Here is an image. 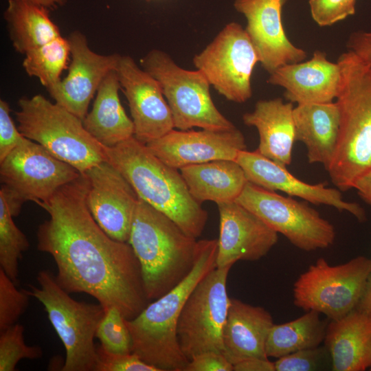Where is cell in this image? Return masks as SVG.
Segmentation results:
<instances>
[{"label": "cell", "instance_id": "6da1fadb", "mask_svg": "<svg viewBox=\"0 0 371 371\" xmlns=\"http://www.w3.org/2000/svg\"><path fill=\"white\" fill-rule=\"evenodd\" d=\"M88 188L80 174L41 206L49 218L38 226L37 249L53 258L65 291L87 293L131 319L149 302L140 265L128 243L111 238L96 223L87 204Z\"/></svg>", "mask_w": 371, "mask_h": 371}, {"label": "cell", "instance_id": "7a4b0ae2", "mask_svg": "<svg viewBox=\"0 0 371 371\" xmlns=\"http://www.w3.org/2000/svg\"><path fill=\"white\" fill-rule=\"evenodd\" d=\"M216 239L197 240L190 273L172 289L148 303L134 318L126 319L133 341V352L159 371H185L189 360L177 337L182 308L194 288L216 267Z\"/></svg>", "mask_w": 371, "mask_h": 371}, {"label": "cell", "instance_id": "3957f363", "mask_svg": "<svg viewBox=\"0 0 371 371\" xmlns=\"http://www.w3.org/2000/svg\"><path fill=\"white\" fill-rule=\"evenodd\" d=\"M106 155L139 199L166 214L188 235L196 238L201 236L207 212L192 196L177 169L163 162L134 136L106 147Z\"/></svg>", "mask_w": 371, "mask_h": 371}, {"label": "cell", "instance_id": "277c9868", "mask_svg": "<svg viewBox=\"0 0 371 371\" xmlns=\"http://www.w3.org/2000/svg\"><path fill=\"white\" fill-rule=\"evenodd\" d=\"M341 81L336 102L340 128L335 154L326 171L341 192L353 188L371 168V64L353 52L337 59Z\"/></svg>", "mask_w": 371, "mask_h": 371}, {"label": "cell", "instance_id": "5b68a950", "mask_svg": "<svg viewBox=\"0 0 371 371\" xmlns=\"http://www.w3.org/2000/svg\"><path fill=\"white\" fill-rule=\"evenodd\" d=\"M128 243L139 261L149 301L157 300L178 285L194 266L196 238L141 199Z\"/></svg>", "mask_w": 371, "mask_h": 371}, {"label": "cell", "instance_id": "8992f818", "mask_svg": "<svg viewBox=\"0 0 371 371\" xmlns=\"http://www.w3.org/2000/svg\"><path fill=\"white\" fill-rule=\"evenodd\" d=\"M15 112L18 128L58 159L83 174L106 161V146L85 128L78 117L42 95L22 98Z\"/></svg>", "mask_w": 371, "mask_h": 371}, {"label": "cell", "instance_id": "52a82bcc", "mask_svg": "<svg viewBox=\"0 0 371 371\" xmlns=\"http://www.w3.org/2000/svg\"><path fill=\"white\" fill-rule=\"evenodd\" d=\"M38 286L25 289L44 306L49 322L66 352L63 371H95L97 347L94 344L98 325L105 313L100 304L73 299L48 270L36 276Z\"/></svg>", "mask_w": 371, "mask_h": 371}, {"label": "cell", "instance_id": "ba28073f", "mask_svg": "<svg viewBox=\"0 0 371 371\" xmlns=\"http://www.w3.org/2000/svg\"><path fill=\"white\" fill-rule=\"evenodd\" d=\"M140 64L158 81L170 109L175 128L227 131L236 128L215 106L210 85L200 70L181 67L159 49L148 52Z\"/></svg>", "mask_w": 371, "mask_h": 371}, {"label": "cell", "instance_id": "9c48e42d", "mask_svg": "<svg viewBox=\"0 0 371 371\" xmlns=\"http://www.w3.org/2000/svg\"><path fill=\"white\" fill-rule=\"evenodd\" d=\"M81 173L27 138L0 161V192L14 217L23 204L33 201L40 207L63 186Z\"/></svg>", "mask_w": 371, "mask_h": 371}, {"label": "cell", "instance_id": "30bf717a", "mask_svg": "<svg viewBox=\"0 0 371 371\" xmlns=\"http://www.w3.org/2000/svg\"><path fill=\"white\" fill-rule=\"evenodd\" d=\"M371 274V258L359 256L332 266L319 258L293 285V303L337 320L356 308Z\"/></svg>", "mask_w": 371, "mask_h": 371}, {"label": "cell", "instance_id": "8fae6325", "mask_svg": "<svg viewBox=\"0 0 371 371\" xmlns=\"http://www.w3.org/2000/svg\"><path fill=\"white\" fill-rule=\"evenodd\" d=\"M236 201L300 249L311 251L326 249L335 242L334 226L306 202L284 196L249 181Z\"/></svg>", "mask_w": 371, "mask_h": 371}, {"label": "cell", "instance_id": "7c38bea8", "mask_svg": "<svg viewBox=\"0 0 371 371\" xmlns=\"http://www.w3.org/2000/svg\"><path fill=\"white\" fill-rule=\"evenodd\" d=\"M231 267L210 271L194 288L182 308L177 337L189 361L205 352L223 353V332L231 299L226 285Z\"/></svg>", "mask_w": 371, "mask_h": 371}, {"label": "cell", "instance_id": "4fadbf2b", "mask_svg": "<svg viewBox=\"0 0 371 371\" xmlns=\"http://www.w3.org/2000/svg\"><path fill=\"white\" fill-rule=\"evenodd\" d=\"M210 85L227 100L243 103L252 96L251 76L259 57L245 29L227 23L193 58Z\"/></svg>", "mask_w": 371, "mask_h": 371}, {"label": "cell", "instance_id": "5bb4252c", "mask_svg": "<svg viewBox=\"0 0 371 371\" xmlns=\"http://www.w3.org/2000/svg\"><path fill=\"white\" fill-rule=\"evenodd\" d=\"M83 174L89 180L87 204L93 218L111 238L128 243L139 199L137 194L108 161Z\"/></svg>", "mask_w": 371, "mask_h": 371}, {"label": "cell", "instance_id": "9a60e30c", "mask_svg": "<svg viewBox=\"0 0 371 371\" xmlns=\"http://www.w3.org/2000/svg\"><path fill=\"white\" fill-rule=\"evenodd\" d=\"M128 101L134 137L146 144L175 128L168 104L158 81L129 56H121L116 67Z\"/></svg>", "mask_w": 371, "mask_h": 371}, {"label": "cell", "instance_id": "2e32d148", "mask_svg": "<svg viewBox=\"0 0 371 371\" xmlns=\"http://www.w3.org/2000/svg\"><path fill=\"white\" fill-rule=\"evenodd\" d=\"M67 40L71 58L68 74L47 91L56 103L83 120L102 80L116 69L120 55L93 52L79 31L71 33Z\"/></svg>", "mask_w": 371, "mask_h": 371}, {"label": "cell", "instance_id": "e0dca14e", "mask_svg": "<svg viewBox=\"0 0 371 371\" xmlns=\"http://www.w3.org/2000/svg\"><path fill=\"white\" fill-rule=\"evenodd\" d=\"M146 145L163 162L177 170L214 160H236L239 152L247 147L245 138L237 128L227 131L174 128Z\"/></svg>", "mask_w": 371, "mask_h": 371}, {"label": "cell", "instance_id": "ac0fdd59", "mask_svg": "<svg viewBox=\"0 0 371 371\" xmlns=\"http://www.w3.org/2000/svg\"><path fill=\"white\" fill-rule=\"evenodd\" d=\"M287 0H235L234 8L247 20L245 31L269 74L278 67L303 61L306 52L288 38L282 21Z\"/></svg>", "mask_w": 371, "mask_h": 371}, {"label": "cell", "instance_id": "d6986e66", "mask_svg": "<svg viewBox=\"0 0 371 371\" xmlns=\"http://www.w3.org/2000/svg\"><path fill=\"white\" fill-rule=\"evenodd\" d=\"M216 205L220 220L217 268L232 267L238 260H258L277 243L278 233L236 201Z\"/></svg>", "mask_w": 371, "mask_h": 371}, {"label": "cell", "instance_id": "ffe728a7", "mask_svg": "<svg viewBox=\"0 0 371 371\" xmlns=\"http://www.w3.org/2000/svg\"><path fill=\"white\" fill-rule=\"evenodd\" d=\"M235 161L241 166L250 183L268 190L283 192L289 196L299 197L313 204L326 205L340 212L346 211L360 222L366 220L362 207L357 203L344 201L339 189L328 188L324 183H306L289 172L286 166L265 157L257 150H241Z\"/></svg>", "mask_w": 371, "mask_h": 371}, {"label": "cell", "instance_id": "44dd1931", "mask_svg": "<svg viewBox=\"0 0 371 371\" xmlns=\"http://www.w3.org/2000/svg\"><path fill=\"white\" fill-rule=\"evenodd\" d=\"M341 74L339 64L316 50L306 61L282 65L269 74L267 82L284 89V96L297 104L333 102L340 89Z\"/></svg>", "mask_w": 371, "mask_h": 371}, {"label": "cell", "instance_id": "7402d4cb", "mask_svg": "<svg viewBox=\"0 0 371 371\" xmlns=\"http://www.w3.org/2000/svg\"><path fill=\"white\" fill-rule=\"evenodd\" d=\"M273 324L264 308L231 298L223 332V354L233 366L249 358H268L266 341Z\"/></svg>", "mask_w": 371, "mask_h": 371}, {"label": "cell", "instance_id": "603a6c76", "mask_svg": "<svg viewBox=\"0 0 371 371\" xmlns=\"http://www.w3.org/2000/svg\"><path fill=\"white\" fill-rule=\"evenodd\" d=\"M293 103L281 98L260 100L251 112L243 115L244 124L255 127L259 135L257 150L265 157L284 166L292 161L295 137Z\"/></svg>", "mask_w": 371, "mask_h": 371}, {"label": "cell", "instance_id": "cb8c5ba5", "mask_svg": "<svg viewBox=\"0 0 371 371\" xmlns=\"http://www.w3.org/2000/svg\"><path fill=\"white\" fill-rule=\"evenodd\" d=\"M295 141L306 146L309 164H322L326 170L335 154L340 128L336 102L297 104L293 108Z\"/></svg>", "mask_w": 371, "mask_h": 371}, {"label": "cell", "instance_id": "d4e9b609", "mask_svg": "<svg viewBox=\"0 0 371 371\" xmlns=\"http://www.w3.org/2000/svg\"><path fill=\"white\" fill-rule=\"evenodd\" d=\"M333 371L371 367V317L356 308L328 324L324 339Z\"/></svg>", "mask_w": 371, "mask_h": 371}, {"label": "cell", "instance_id": "484cf974", "mask_svg": "<svg viewBox=\"0 0 371 371\" xmlns=\"http://www.w3.org/2000/svg\"><path fill=\"white\" fill-rule=\"evenodd\" d=\"M120 89L115 69L102 80L92 109L82 120L85 129L106 147H113L134 135L133 121L120 102Z\"/></svg>", "mask_w": 371, "mask_h": 371}, {"label": "cell", "instance_id": "4316f807", "mask_svg": "<svg viewBox=\"0 0 371 371\" xmlns=\"http://www.w3.org/2000/svg\"><path fill=\"white\" fill-rule=\"evenodd\" d=\"M192 196L199 203L235 201L247 179L235 160L221 159L192 164L179 169Z\"/></svg>", "mask_w": 371, "mask_h": 371}, {"label": "cell", "instance_id": "83f0119b", "mask_svg": "<svg viewBox=\"0 0 371 371\" xmlns=\"http://www.w3.org/2000/svg\"><path fill=\"white\" fill-rule=\"evenodd\" d=\"M4 19L13 47L21 54L61 36L49 16V10L29 0H8Z\"/></svg>", "mask_w": 371, "mask_h": 371}, {"label": "cell", "instance_id": "f1b7e54d", "mask_svg": "<svg viewBox=\"0 0 371 371\" xmlns=\"http://www.w3.org/2000/svg\"><path fill=\"white\" fill-rule=\"evenodd\" d=\"M319 314L309 311L293 321L273 324L266 341L267 357L278 359L300 350L319 346L324 341L328 326Z\"/></svg>", "mask_w": 371, "mask_h": 371}, {"label": "cell", "instance_id": "f546056e", "mask_svg": "<svg viewBox=\"0 0 371 371\" xmlns=\"http://www.w3.org/2000/svg\"><path fill=\"white\" fill-rule=\"evenodd\" d=\"M69 55L68 40L60 36L25 54L23 67L30 76L37 78L49 90L61 80Z\"/></svg>", "mask_w": 371, "mask_h": 371}, {"label": "cell", "instance_id": "4dcf8cb0", "mask_svg": "<svg viewBox=\"0 0 371 371\" xmlns=\"http://www.w3.org/2000/svg\"><path fill=\"white\" fill-rule=\"evenodd\" d=\"M5 199L0 192V268L17 284L19 260L30 244L13 221Z\"/></svg>", "mask_w": 371, "mask_h": 371}, {"label": "cell", "instance_id": "1f68e13d", "mask_svg": "<svg viewBox=\"0 0 371 371\" xmlns=\"http://www.w3.org/2000/svg\"><path fill=\"white\" fill-rule=\"evenodd\" d=\"M126 318L116 307L105 310L95 333L103 350L113 355L133 352L132 337Z\"/></svg>", "mask_w": 371, "mask_h": 371}, {"label": "cell", "instance_id": "d6a6232c", "mask_svg": "<svg viewBox=\"0 0 371 371\" xmlns=\"http://www.w3.org/2000/svg\"><path fill=\"white\" fill-rule=\"evenodd\" d=\"M23 332V325L16 323L0 332V371H14L20 360L43 357L40 346L25 343Z\"/></svg>", "mask_w": 371, "mask_h": 371}, {"label": "cell", "instance_id": "836d02e7", "mask_svg": "<svg viewBox=\"0 0 371 371\" xmlns=\"http://www.w3.org/2000/svg\"><path fill=\"white\" fill-rule=\"evenodd\" d=\"M30 297L0 268V332L16 323L27 308Z\"/></svg>", "mask_w": 371, "mask_h": 371}, {"label": "cell", "instance_id": "e575fe53", "mask_svg": "<svg viewBox=\"0 0 371 371\" xmlns=\"http://www.w3.org/2000/svg\"><path fill=\"white\" fill-rule=\"evenodd\" d=\"M274 366L275 371H316L332 370V362L326 346H319L280 357Z\"/></svg>", "mask_w": 371, "mask_h": 371}, {"label": "cell", "instance_id": "d590c367", "mask_svg": "<svg viewBox=\"0 0 371 371\" xmlns=\"http://www.w3.org/2000/svg\"><path fill=\"white\" fill-rule=\"evenodd\" d=\"M313 21L320 27L330 26L355 12L356 0H309Z\"/></svg>", "mask_w": 371, "mask_h": 371}, {"label": "cell", "instance_id": "8d00e7d4", "mask_svg": "<svg viewBox=\"0 0 371 371\" xmlns=\"http://www.w3.org/2000/svg\"><path fill=\"white\" fill-rule=\"evenodd\" d=\"M97 355L95 371H159L134 352L124 355L109 354L98 346Z\"/></svg>", "mask_w": 371, "mask_h": 371}, {"label": "cell", "instance_id": "74e56055", "mask_svg": "<svg viewBox=\"0 0 371 371\" xmlns=\"http://www.w3.org/2000/svg\"><path fill=\"white\" fill-rule=\"evenodd\" d=\"M25 138L10 116L9 104L0 100V161H3Z\"/></svg>", "mask_w": 371, "mask_h": 371}, {"label": "cell", "instance_id": "f35d334b", "mask_svg": "<svg viewBox=\"0 0 371 371\" xmlns=\"http://www.w3.org/2000/svg\"><path fill=\"white\" fill-rule=\"evenodd\" d=\"M234 366L221 352H202L190 359L185 371H232Z\"/></svg>", "mask_w": 371, "mask_h": 371}, {"label": "cell", "instance_id": "ab89813d", "mask_svg": "<svg viewBox=\"0 0 371 371\" xmlns=\"http://www.w3.org/2000/svg\"><path fill=\"white\" fill-rule=\"evenodd\" d=\"M346 47L361 60L371 64V31L352 32L347 40Z\"/></svg>", "mask_w": 371, "mask_h": 371}, {"label": "cell", "instance_id": "60d3db41", "mask_svg": "<svg viewBox=\"0 0 371 371\" xmlns=\"http://www.w3.org/2000/svg\"><path fill=\"white\" fill-rule=\"evenodd\" d=\"M234 371H275L274 362L269 358H249L234 365Z\"/></svg>", "mask_w": 371, "mask_h": 371}, {"label": "cell", "instance_id": "b9f144b4", "mask_svg": "<svg viewBox=\"0 0 371 371\" xmlns=\"http://www.w3.org/2000/svg\"><path fill=\"white\" fill-rule=\"evenodd\" d=\"M360 197L371 207V168L359 177L354 184Z\"/></svg>", "mask_w": 371, "mask_h": 371}, {"label": "cell", "instance_id": "7bdbcfd3", "mask_svg": "<svg viewBox=\"0 0 371 371\" xmlns=\"http://www.w3.org/2000/svg\"><path fill=\"white\" fill-rule=\"evenodd\" d=\"M356 309L371 317V274Z\"/></svg>", "mask_w": 371, "mask_h": 371}, {"label": "cell", "instance_id": "ee69618b", "mask_svg": "<svg viewBox=\"0 0 371 371\" xmlns=\"http://www.w3.org/2000/svg\"><path fill=\"white\" fill-rule=\"evenodd\" d=\"M30 1L52 10L65 5L69 0H29Z\"/></svg>", "mask_w": 371, "mask_h": 371}, {"label": "cell", "instance_id": "f6af8a7d", "mask_svg": "<svg viewBox=\"0 0 371 371\" xmlns=\"http://www.w3.org/2000/svg\"><path fill=\"white\" fill-rule=\"evenodd\" d=\"M370 370L371 371V367L370 368Z\"/></svg>", "mask_w": 371, "mask_h": 371}, {"label": "cell", "instance_id": "bcb514c9", "mask_svg": "<svg viewBox=\"0 0 371 371\" xmlns=\"http://www.w3.org/2000/svg\"><path fill=\"white\" fill-rule=\"evenodd\" d=\"M146 1H151V0H146Z\"/></svg>", "mask_w": 371, "mask_h": 371}]
</instances>
